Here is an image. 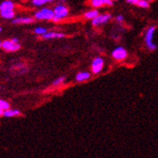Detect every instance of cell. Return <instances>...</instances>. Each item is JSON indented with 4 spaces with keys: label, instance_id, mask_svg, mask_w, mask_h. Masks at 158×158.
<instances>
[{
    "label": "cell",
    "instance_id": "obj_13",
    "mask_svg": "<svg viewBox=\"0 0 158 158\" xmlns=\"http://www.w3.org/2000/svg\"><path fill=\"white\" fill-rule=\"evenodd\" d=\"M99 16V12L97 10H90V11H87L85 13L84 17L87 19H94L95 18H97Z\"/></svg>",
    "mask_w": 158,
    "mask_h": 158
},
{
    "label": "cell",
    "instance_id": "obj_12",
    "mask_svg": "<svg viewBox=\"0 0 158 158\" xmlns=\"http://www.w3.org/2000/svg\"><path fill=\"white\" fill-rule=\"evenodd\" d=\"M90 78V73L88 72H80L76 75V81L81 82V81H85Z\"/></svg>",
    "mask_w": 158,
    "mask_h": 158
},
{
    "label": "cell",
    "instance_id": "obj_20",
    "mask_svg": "<svg viewBox=\"0 0 158 158\" xmlns=\"http://www.w3.org/2000/svg\"><path fill=\"white\" fill-rule=\"evenodd\" d=\"M115 19H116V22H122L123 19H124V18H123V16H121V15H119V16H118L115 18Z\"/></svg>",
    "mask_w": 158,
    "mask_h": 158
},
{
    "label": "cell",
    "instance_id": "obj_24",
    "mask_svg": "<svg viewBox=\"0 0 158 158\" xmlns=\"http://www.w3.org/2000/svg\"><path fill=\"white\" fill-rule=\"evenodd\" d=\"M0 48H2V42L0 41Z\"/></svg>",
    "mask_w": 158,
    "mask_h": 158
},
{
    "label": "cell",
    "instance_id": "obj_4",
    "mask_svg": "<svg viewBox=\"0 0 158 158\" xmlns=\"http://www.w3.org/2000/svg\"><path fill=\"white\" fill-rule=\"evenodd\" d=\"M154 32H155V26H150L148 27V29L147 30L146 35H145V42L149 51H155L157 48L156 44L153 43Z\"/></svg>",
    "mask_w": 158,
    "mask_h": 158
},
{
    "label": "cell",
    "instance_id": "obj_23",
    "mask_svg": "<svg viewBox=\"0 0 158 158\" xmlns=\"http://www.w3.org/2000/svg\"><path fill=\"white\" fill-rule=\"evenodd\" d=\"M3 114H4V111H3V110L0 109V115H3Z\"/></svg>",
    "mask_w": 158,
    "mask_h": 158
},
{
    "label": "cell",
    "instance_id": "obj_2",
    "mask_svg": "<svg viewBox=\"0 0 158 158\" xmlns=\"http://www.w3.org/2000/svg\"><path fill=\"white\" fill-rule=\"evenodd\" d=\"M53 14H54V17L52 22L54 23H59L60 20H62L63 19L68 17V14H69V10L68 8L63 5V4H58L54 7L53 9Z\"/></svg>",
    "mask_w": 158,
    "mask_h": 158
},
{
    "label": "cell",
    "instance_id": "obj_22",
    "mask_svg": "<svg viewBox=\"0 0 158 158\" xmlns=\"http://www.w3.org/2000/svg\"><path fill=\"white\" fill-rule=\"evenodd\" d=\"M11 40H12V42H13V43L19 44V39H18V38H13V39H11Z\"/></svg>",
    "mask_w": 158,
    "mask_h": 158
},
{
    "label": "cell",
    "instance_id": "obj_14",
    "mask_svg": "<svg viewBox=\"0 0 158 158\" xmlns=\"http://www.w3.org/2000/svg\"><path fill=\"white\" fill-rule=\"evenodd\" d=\"M54 0H31V3L36 6V7H40V6H43L47 3H51L53 2Z\"/></svg>",
    "mask_w": 158,
    "mask_h": 158
},
{
    "label": "cell",
    "instance_id": "obj_3",
    "mask_svg": "<svg viewBox=\"0 0 158 158\" xmlns=\"http://www.w3.org/2000/svg\"><path fill=\"white\" fill-rule=\"evenodd\" d=\"M53 17H54L53 10L51 8H47V7L39 9L34 14V19L37 20H52Z\"/></svg>",
    "mask_w": 158,
    "mask_h": 158
},
{
    "label": "cell",
    "instance_id": "obj_1",
    "mask_svg": "<svg viewBox=\"0 0 158 158\" xmlns=\"http://www.w3.org/2000/svg\"><path fill=\"white\" fill-rule=\"evenodd\" d=\"M0 16L5 19H15V3L12 0H4L0 3Z\"/></svg>",
    "mask_w": 158,
    "mask_h": 158
},
{
    "label": "cell",
    "instance_id": "obj_21",
    "mask_svg": "<svg viewBox=\"0 0 158 158\" xmlns=\"http://www.w3.org/2000/svg\"><path fill=\"white\" fill-rule=\"evenodd\" d=\"M127 2L132 3V4H137V3L139 2V0H127Z\"/></svg>",
    "mask_w": 158,
    "mask_h": 158
},
{
    "label": "cell",
    "instance_id": "obj_25",
    "mask_svg": "<svg viewBox=\"0 0 158 158\" xmlns=\"http://www.w3.org/2000/svg\"><path fill=\"white\" fill-rule=\"evenodd\" d=\"M147 1H148V3H149V2H150V1H152V0H147Z\"/></svg>",
    "mask_w": 158,
    "mask_h": 158
},
{
    "label": "cell",
    "instance_id": "obj_18",
    "mask_svg": "<svg viewBox=\"0 0 158 158\" xmlns=\"http://www.w3.org/2000/svg\"><path fill=\"white\" fill-rule=\"evenodd\" d=\"M139 7H142V8H148L149 7V3L147 1V0H139V2L137 3Z\"/></svg>",
    "mask_w": 158,
    "mask_h": 158
},
{
    "label": "cell",
    "instance_id": "obj_19",
    "mask_svg": "<svg viewBox=\"0 0 158 158\" xmlns=\"http://www.w3.org/2000/svg\"><path fill=\"white\" fill-rule=\"evenodd\" d=\"M64 80H65L64 77H60V78L56 79V81H54L52 82V85H54V86L59 85H61V84H62V82L64 81Z\"/></svg>",
    "mask_w": 158,
    "mask_h": 158
},
{
    "label": "cell",
    "instance_id": "obj_26",
    "mask_svg": "<svg viewBox=\"0 0 158 158\" xmlns=\"http://www.w3.org/2000/svg\"><path fill=\"white\" fill-rule=\"evenodd\" d=\"M2 31V28H1V26H0V32H1Z\"/></svg>",
    "mask_w": 158,
    "mask_h": 158
},
{
    "label": "cell",
    "instance_id": "obj_27",
    "mask_svg": "<svg viewBox=\"0 0 158 158\" xmlns=\"http://www.w3.org/2000/svg\"><path fill=\"white\" fill-rule=\"evenodd\" d=\"M112 1H118V0H112Z\"/></svg>",
    "mask_w": 158,
    "mask_h": 158
},
{
    "label": "cell",
    "instance_id": "obj_17",
    "mask_svg": "<svg viewBox=\"0 0 158 158\" xmlns=\"http://www.w3.org/2000/svg\"><path fill=\"white\" fill-rule=\"evenodd\" d=\"M10 108V105L8 102H6L4 100H0V109L3 110V111H7V110H9Z\"/></svg>",
    "mask_w": 158,
    "mask_h": 158
},
{
    "label": "cell",
    "instance_id": "obj_8",
    "mask_svg": "<svg viewBox=\"0 0 158 158\" xmlns=\"http://www.w3.org/2000/svg\"><path fill=\"white\" fill-rule=\"evenodd\" d=\"M2 49L6 52H16L20 49V45L13 43L12 40H5L2 42Z\"/></svg>",
    "mask_w": 158,
    "mask_h": 158
},
{
    "label": "cell",
    "instance_id": "obj_7",
    "mask_svg": "<svg viewBox=\"0 0 158 158\" xmlns=\"http://www.w3.org/2000/svg\"><path fill=\"white\" fill-rule=\"evenodd\" d=\"M111 19H112L111 14H102V15H100V14H99V16L97 18H95L94 19H92V24L94 26H99L101 24H105Z\"/></svg>",
    "mask_w": 158,
    "mask_h": 158
},
{
    "label": "cell",
    "instance_id": "obj_16",
    "mask_svg": "<svg viewBox=\"0 0 158 158\" xmlns=\"http://www.w3.org/2000/svg\"><path fill=\"white\" fill-rule=\"evenodd\" d=\"M47 32H48L47 28H45V27H36V28L34 29V33L37 34V35H40V36H43Z\"/></svg>",
    "mask_w": 158,
    "mask_h": 158
},
{
    "label": "cell",
    "instance_id": "obj_15",
    "mask_svg": "<svg viewBox=\"0 0 158 158\" xmlns=\"http://www.w3.org/2000/svg\"><path fill=\"white\" fill-rule=\"evenodd\" d=\"M20 113L19 111H18V110H7V111L4 112V114L5 116H7V118H12V116H16V115H19Z\"/></svg>",
    "mask_w": 158,
    "mask_h": 158
},
{
    "label": "cell",
    "instance_id": "obj_6",
    "mask_svg": "<svg viewBox=\"0 0 158 158\" xmlns=\"http://www.w3.org/2000/svg\"><path fill=\"white\" fill-rule=\"evenodd\" d=\"M104 68V59L102 57H95L91 62V72L93 74H99Z\"/></svg>",
    "mask_w": 158,
    "mask_h": 158
},
{
    "label": "cell",
    "instance_id": "obj_9",
    "mask_svg": "<svg viewBox=\"0 0 158 158\" xmlns=\"http://www.w3.org/2000/svg\"><path fill=\"white\" fill-rule=\"evenodd\" d=\"M34 22V18L31 17H17L13 19L14 24H29Z\"/></svg>",
    "mask_w": 158,
    "mask_h": 158
},
{
    "label": "cell",
    "instance_id": "obj_5",
    "mask_svg": "<svg viewBox=\"0 0 158 158\" xmlns=\"http://www.w3.org/2000/svg\"><path fill=\"white\" fill-rule=\"evenodd\" d=\"M127 56H128V52L123 47L115 48V49L112 52L113 58H114L115 60H118V61L124 60L127 57Z\"/></svg>",
    "mask_w": 158,
    "mask_h": 158
},
{
    "label": "cell",
    "instance_id": "obj_10",
    "mask_svg": "<svg viewBox=\"0 0 158 158\" xmlns=\"http://www.w3.org/2000/svg\"><path fill=\"white\" fill-rule=\"evenodd\" d=\"M65 37L64 33L61 32H54V31H48L46 34L42 36L43 39H60Z\"/></svg>",
    "mask_w": 158,
    "mask_h": 158
},
{
    "label": "cell",
    "instance_id": "obj_11",
    "mask_svg": "<svg viewBox=\"0 0 158 158\" xmlns=\"http://www.w3.org/2000/svg\"><path fill=\"white\" fill-rule=\"evenodd\" d=\"M89 3H90V5L94 7V8H99V7L103 5H108V6L113 5L112 0H90Z\"/></svg>",
    "mask_w": 158,
    "mask_h": 158
}]
</instances>
